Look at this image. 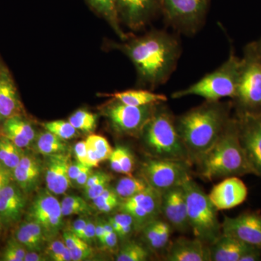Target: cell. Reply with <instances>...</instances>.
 <instances>
[{
  "mask_svg": "<svg viewBox=\"0 0 261 261\" xmlns=\"http://www.w3.org/2000/svg\"><path fill=\"white\" fill-rule=\"evenodd\" d=\"M232 102L205 101L176 118L178 135L192 162L211 148L231 118Z\"/></svg>",
  "mask_w": 261,
  "mask_h": 261,
  "instance_id": "cell-2",
  "label": "cell"
},
{
  "mask_svg": "<svg viewBox=\"0 0 261 261\" xmlns=\"http://www.w3.org/2000/svg\"><path fill=\"white\" fill-rule=\"evenodd\" d=\"M87 167V166H85V165L82 164L78 161L75 163H70L69 168H68V176H69L72 184L80 176L82 171Z\"/></svg>",
  "mask_w": 261,
  "mask_h": 261,
  "instance_id": "cell-46",
  "label": "cell"
},
{
  "mask_svg": "<svg viewBox=\"0 0 261 261\" xmlns=\"http://www.w3.org/2000/svg\"><path fill=\"white\" fill-rule=\"evenodd\" d=\"M61 204L63 217L72 215L88 216L92 213V207L87 201L79 196H67L62 200Z\"/></svg>",
  "mask_w": 261,
  "mask_h": 261,
  "instance_id": "cell-32",
  "label": "cell"
},
{
  "mask_svg": "<svg viewBox=\"0 0 261 261\" xmlns=\"http://www.w3.org/2000/svg\"><path fill=\"white\" fill-rule=\"evenodd\" d=\"M124 42L116 45L117 49L133 63L140 85L155 88L167 82L181 54L177 36L164 30H154Z\"/></svg>",
  "mask_w": 261,
  "mask_h": 261,
  "instance_id": "cell-1",
  "label": "cell"
},
{
  "mask_svg": "<svg viewBox=\"0 0 261 261\" xmlns=\"http://www.w3.org/2000/svg\"><path fill=\"white\" fill-rule=\"evenodd\" d=\"M255 42V45H256V48L257 49V51H258L259 54L261 56V38L260 39H259L257 42Z\"/></svg>",
  "mask_w": 261,
  "mask_h": 261,
  "instance_id": "cell-56",
  "label": "cell"
},
{
  "mask_svg": "<svg viewBox=\"0 0 261 261\" xmlns=\"http://www.w3.org/2000/svg\"><path fill=\"white\" fill-rule=\"evenodd\" d=\"M23 149L13 144L7 137H0V165L13 171L23 157Z\"/></svg>",
  "mask_w": 261,
  "mask_h": 261,
  "instance_id": "cell-30",
  "label": "cell"
},
{
  "mask_svg": "<svg viewBox=\"0 0 261 261\" xmlns=\"http://www.w3.org/2000/svg\"><path fill=\"white\" fill-rule=\"evenodd\" d=\"M74 152L76 161L87 166L88 145L86 140L80 141L75 144Z\"/></svg>",
  "mask_w": 261,
  "mask_h": 261,
  "instance_id": "cell-43",
  "label": "cell"
},
{
  "mask_svg": "<svg viewBox=\"0 0 261 261\" xmlns=\"http://www.w3.org/2000/svg\"><path fill=\"white\" fill-rule=\"evenodd\" d=\"M162 0H116L120 22L132 30L143 28L161 13Z\"/></svg>",
  "mask_w": 261,
  "mask_h": 261,
  "instance_id": "cell-15",
  "label": "cell"
},
{
  "mask_svg": "<svg viewBox=\"0 0 261 261\" xmlns=\"http://www.w3.org/2000/svg\"><path fill=\"white\" fill-rule=\"evenodd\" d=\"M80 238L89 245H92L97 240L96 239L95 222L94 221L92 220H88L85 229H84L83 233L81 234Z\"/></svg>",
  "mask_w": 261,
  "mask_h": 261,
  "instance_id": "cell-44",
  "label": "cell"
},
{
  "mask_svg": "<svg viewBox=\"0 0 261 261\" xmlns=\"http://www.w3.org/2000/svg\"><path fill=\"white\" fill-rule=\"evenodd\" d=\"M164 260L168 261L211 260L210 246L199 239L191 240L185 238L176 239L170 243Z\"/></svg>",
  "mask_w": 261,
  "mask_h": 261,
  "instance_id": "cell-18",
  "label": "cell"
},
{
  "mask_svg": "<svg viewBox=\"0 0 261 261\" xmlns=\"http://www.w3.org/2000/svg\"><path fill=\"white\" fill-rule=\"evenodd\" d=\"M35 141L37 152L44 155L65 153L67 149L63 140L47 130L37 135Z\"/></svg>",
  "mask_w": 261,
  "mask_h": 261,
  "instance_id": "cell-29",
  "label": "cell"
},
{
  "mask_svg": "<svg viewBox=\"0 0 261 261\" xmlns=\"http://www.w3.org/2000/svg\"><path fill=\"white\" fill-rule=\"evenodd\" d=\"M94 207L103 214H108L119 207L121 199L115 192L108 187L97 198L92 200Z\"/></svg>",
  "mask_w": 261,
  "mask_h": 261,
  "instance_id": "cell-35",
  "label": "cell"
},
{
  "mask_svg": "<svg viewBox=\"0 0 261 261\" xmlns=\"http://www.w3.org/2000/svg\"><path fill=\"white\" fill-rule=\"evenodd\" d=\"M211 0H162L165 22L176 32L195 35L204 23Z\"/></svg>",
  "mask_w": 261,
  "mask_h": 261,
  "instance_id": "cell-8",
  "label": "cell"
},
{
  "mask_svg": "<svg viewBox=\"0 0 261 261\" xmlns=\"http://www.w3.org/2000/svg\"><path fill=\"white\" fill-rule=\"evenodd\" d=\"M70 250V249H69ZM72 260L82 261L90 258L93 255L94 252L92 247L88 244L84 243L82 245L70 249Z\"/></svg>",
  "mask_w": 261,
  "mask_h": 261,
  "instance_id": "cell-41",
  "label": "cell"
},
{
  "mask_svg": "<svg viewBox=\"0 0 261 261\" xmlns=\"http://www.w3.org/2000/svg\"><path fill=\"white\" fill-rule=\"evenodd\" d=\"M118 239L119 238L115 231L106 233L102 247L108 250H113V249L116 248L118 245Z\"/></svg>",
  "mask_w": 261,
  "mask_h": 261,
  "instance_id": "cell-51",
  "label": "cell"
},
{
  "mask_svg": "<svg viewBox=\"0 0 261 261\" xmlns=\"http://www.w3.org/2000/svg\"><path fill=\"white\" fill-rule=\"evenodd\" d=\"M46 260H47V257L44 256L42 252L27 250L23 261H44Z\"/></svg>",
  "mask_w": 261,
  "mask_h": 261,
  "instance_id": "cell-53",
  "label": "cell"
},
{
  "mask_svg": "<svg viewBox=\"0 0 261 261\" xmlns=\"http://www.w3.org/2000/svg\"><path fill=\"white\" fill-rule=\"evenodd\" d=\"M90 8L102 16L112 27L122 41L128 39L127 35L120 27V20L117 12L116 0H86Z\"/></svg>",
  "mask_w": 261,
  "mask_h": 261,
  "instance_id": "cell-28",
  "label": "cell"
},
{
  "mask_svg": "<svg viewBox=\"0 0 261 261\" xmlns=\"http://www.w3.org/2000/svg\"><path fill=\"white\" fill-rule=\"evenodd\" d=\"M87 145L91 148L94 149L97 152L99 157L100 158L101 161H107L111 157L113 149L110 145L107 139L104 137L97 135H91L87 137Z\"/></svg>",
  "mask_w": 261,
  "mask_h": 261,
  "instance_id": "cell-37",
  "label": "cell"
},
{
  "mask_svg": "<svg viewBox=\"0 0 261 261\" xmlns=\"http://www.w3.org/2000/svg\"><path fill=\"white\" fill-rule=\"evenodd\" d=\"M248 190L238 176L224 178L213 187L208 197L217 211L228 210L243 204L246 200Z\"/></svg>",
  "mask_w": 261,
  "mask_h": 261,
  "instance_id": "cell-17",
  "label": "cell"
},
{
  "mask_svg": "<svg viewBox=\"0 0 261 261\" xmlns=\"http://www.w3.org/2000/svg\"><path fill=\"white\" fill-rule=\"evenodd\" d=\"M27 250L14 238L10 239L2 255V260L23 261Z\"/></svg>",
  "mask_w": 261,
  "mask_h": 261,
  "instance_id": "cell-38",
  "label": "cell"
},
{
  "mask_svg": "<svg viewBox=\"0 0 261 261\" xmlns=\"http://www.w3.org/2000/svg\"><path fill=\"white\" fill-rule=\"evenodd\" d=\"M70 156L65 153L48 155L45 180L47 190L55 195H63L71 187L68 176Z\"/></svg>",
  "mask_w": 261,
  "mask_h": 261,
  "instance_id": "cell-19",
  "label": "cell"
},
{
  "mask_svg": "<svg viewBox=\"0 0 261 261\" xmlns=\"http://www.w3.org/2000/svg\"><path fill=\"white\" fill-rule=\"evenodd\" d=\"M162 195L151 187L127 200L121 201L119 209L133 218L135 227L142 229L146 224L157 219L161 214Z\"/></svg>",
  "mask_w": 261,
  "mask_h": 261,
  "instance_id": "cell-13",
  "label": "cell"
},
{
  "mask_svg": "<svg viewBox=\"0 0 261 261\" xmlns=\"http://www.w3.org/2000/svg\"><path fill=\"white\" fill-rule=\"evenodd\" d=\"M61 204L48 190L39 192L29 211V219L42 227L47 240H53L63 227Z\"/></svg>",
  "mask_w": 261,
  "mask_h": 261,
  "instance_id": "cell-11",
  "label": "cell"
},
{
  "mask_svg": "<svg viewBox=\"0 0 261 261\" xmlns=\"http://www.w3.org/2000/svg\"><path fill=\"white\" fill-rule=\"evenodd\" d=\"M157 105L137 107L113 99L103 107L102 113L117 134L136 137L140 136Z\"/></svg>",
  "mask_w": 261,
  "mask_h": 261,
  "instance_id": "cell-9",
  "label": "cell"
},
{
  "mask_svg": "<svg viewBox=\"0 0 261 261\" xmlns=\"http://www.w3.org/2000/svg\"><path fill=\"white\" fill-rule=\"evenodd\" d=\"M148 187L149 185L143 178L127 175L126 177L118 180L114 190L120 199L124 200L143 192Z\"/></svg>",
  "mask_w": 261,
  "mask_h": 261,
  "instance_id": "cell-31",
  "label": "cell"
},
{
  "mask_svg": "<svg viewBox=\"0 0 261 261\" xmlns=\"http://www.w3.org/2000/svg\"><path fill=\"white\" fill-rule=\"evenodd\" d=\"M111 175L108 174L106 177L102 178L101 181H98L93 186L89 187L88 189L84 190V195L88 200H93L97 198L98 196L101 195L104 190H106L108 187H109L110 182L111 181Z\"/></svg>",
  "mask_w": 261,
  "mask_h": 261,
  "instance_id": "cell-40",
  "label": "cell"
},
{
  "mask_svg": "<svg viewBox=\"0 0 261 261\" xmlns=\"http://www.w3.org/2000/svg\"><path fill=\"white\" fill-rule=\"evenodd\" d=\"M110 163H111V169L116 173H122L121 164H120L119 160L114 149H113L111 157L109 158Z\"/></svg>",
  "mask_w": 261,
  "mask_h": 261,
  "instance_id": "cell-54",
  "label": "cell"
},
{
  "mask_svg": "<svg viewBox=\"0 0 261 261\" xmlns=\"http://www.w3.org/2000/svg\"><path fill=\"white\" fill-rule=\"evenodd\" d=\"M241 58L231 49L226 61L211 73L204 75L187 88L171 94L173 99L198 96L205 101H220L224 98L234 97L241 70Z\"/></svg>",
  "mask_w": 261,
  "mask_h": 261,
  "instance_id": "cell-5",
  "label": "cell"
},
{
  "mask_svg": "<svg viewBox=\"0 0 261 261\" xmlns=\"http://www.w3.org/2000/svg\"><path fill=\"white\" fill-rule=\"evenodd\" d=\"M196 163L200 176L207 181L255 175L240 143L235 116L231 117L214 145Z\"/></svg>",
  "mask_w": 261,
  "mask_h": 261,
  "instance_id": "cell-3",
  "label": "cell"
},
{
  "mask_svg": "<svg viewBox=\"0 0 261 261\" xmlns=\"http://www.w3.org/2000/svg\"><path fill=\"white\" fill-rule=\"evenodd\" d=\"M68 121L78 132L91 133L97 126V116L86 110L80 109L70 116Z\"/></svg>",
  "mask_w": 261,
  "mask_h": 261,
  "instance_id": "cell-33",
  "label": "cell"
},
{
  "mask_svg": "<svg viewBox=\"0 0 261 261\" xmlns=\"http://www.w3.org/2000/svg\"><path fill=\"white\" fill-rule=\"evenodd\" d=\"M43 171L42 161L33 154H24L12 171L13 181L25 194L37 188Z\"/></svg>",
  "mask_w": 261,
  "mask_h": 261,
  "instance_id": "cell-22",
  "label": "cell"
},
{
  "mask_svg": "<svg viewBox=\"0 0 261 261\" xmlns=\"http://www.w3.org/2000/svg\"><path fill=\"white\" fill-rule=\"evenodd\" d=\"M63 241H64L65 246L69 248L70 250L85 243L82 239L70 231H65L63 233Z\"/></svg>",
  "mask_w": 261,
  "mask_h": 261,
  "instance_id": "cell-45",
  "label": "cell"
},
{
  "mask_svg": "<svg viewBox=\"0 0 261 261\" xmlns=\"http://www.w3.org/2000/svg\"><path fill=\"white\" fill-rule=\"evenodd\" d=\"M3 226H4V225H3V222H2L1 220H0V233L2 232V230H3Z\"/></svg>",
  "mask_w": 261,
  "mask_h": 261,
  "instance_id": "cell-57",
  "label": "cell"
},
{
  "mask_svg": "<svg viewBox=\"0 0 261 261\" xmlns=\"http://www.w3.org/2000/svg\"><path fill=\"white\" fill-rule=\"evenodd\" d=\"M2 66H0V69H1Z\"/></svg>",
  "mask_w": 261,
  "mask_h": 261,
  "instance_id": "cell-58",
  "label": "cell"
},
{
  "mask_svg": "<svg viewBox=\"0 0 261 261\" xmlns=\"http://www.w3.org/2000/svg\"><path fill=\"white\" fill-rule=\"evenodd\" d=\"M261 260V250L255 247H250L242 255L239 261H258Z\"/></svg>",
  "mask_w": 261,
  "mask_h": 261,
  "instance_id": "cell-47",
  "label": "cell"
},
{
  "mask_svg": "<svg viewBox=\"0 0 261 261\" xmlns=\"http://www.w3.org/2000/svg\"><path fill=\"white\" fill-rule=\"evenodd\" d=\"M222 234L236 239L261 250V214L249 211L236 217L225 216L221 224Z\"/></svg>",
  "mask_w": 261,
  "mask_h": 261,
  "instance_id": "cell-14",
  "label": "cell"
},
{
  "mask_svg": "<svg viewBox=\"0 0 261 261\" xmlns=\"http://www.w3.org/2000/svg\"><path fill=\"white\" fill-rule=\"evenodd\" d=\"M88 220V219H84V218L75 220L74 222L72 224L70 231L77 235L79 238H80L81 234L83 233L84 229H85Z\"/></svg>",
  "mask_w": 261,
  "mask_h": 261,
  "instance_id": "cell-50",
  "label": "cell"
},
{
  "mask_svg": "<svg viewBox=\"0 0 261 261\" xmlns=\"http://www.w3.org/2000/svg\"><path fill=\"white\" fill-rule=\"evenodd\" d=\"M109 97L119 101L123 104L132 106H145L149 105L159 104L166 102L168 98L162 94H156L148 90H127L124 92H116L114 94H108Z\"/></svg>",
  "mask_w": 261,
  "mask_h": 261,
  "instance_id": "cell-27",
  "label": "cell"
},
{
  "mask_svg": "<svg viewBox=\"0 0 261 261\" xmlns=\"http://www.w3.org/2000/svg\"><path fill=\"white\" fill-rule=\"evenodd\" d=\"M186 197L190 227L196 238L211 246L222 234L217 210L208 195L192 177L182 185Z\"/></svg>",
  "mask_w": 261,
  "mask_h": 261,
  "instance_id": "cell-6",
  "label": "cell"
},
{
  "mask_svg": "<svg viewBox=\"0 0 261 261\" xmlns=\"http://www.w3.org/2000/svg\"><path fill=\"white\" fill-rule=\"evenodd\" d=\"M44 129L51 132L53 135L63 140H71L78 136V130L70 124L69 121H53L43 123Z\"/></svg>",
  "mask_w": 261,
  "mask_h": 261,
  "instance_id": "cell-36",
  "label": "cell"
},
{
  "mask_svg": "<svg viewBox=\"0 0 261 261\" xmlns=\"http://www.w3.org/2000/svg\"><path fill=\"white\" fill-rule=\"evenodd\" d=\"M27 204L25 193L12 181L0 193V220L4 226L18 222Z\"/></svg>",
  "mask_w": 261,
  "mask_h": 261,
  "instance_id": "cell-20",
  "label": "cell"
},
{
  "mask_svg": "<svg viewBox=\"0 0 261 261\" xmlns=\"http://www.w3.org/2000/svg\"><path fill=\"white\" fill-rule=\"evenodd\" d=\"M241 61L233 107L236 113L261 115V56L255 42L245 47Z\"/></svg>",
  "mask_w": 261,
  "mask_h": 261,
  "instance_id": "cell-7",
  "label": "cell"
},
{
  "mask_svg": "<svg viewBox=\"0 0 261 261\" xmlns=\"http://www.w3.org/2000/svg\"><path fill=\"white\" fill-rule=\"evenodd\" d=\"M13 180L12 171L0 165V193L3 191V189Z\"/></svg>",
  "mask_w": 261,
  "mask_h": 261,
  "instance_id": "cell-48",
  "label": "cell"
},
{
  "mask_svg": "<svg viewBox=\"0 0 261 261\" xmlns=\"http://www.w3.org/2000/svg\"><path fill=\"white\" fill-rule=\"evenodd\" d=\"M239 137L255 176L261 178V115L236 113Z\"/></svg>",
  "mask_w": 261,
  "mask_h": 261,
  "instance_id": "cell-12",
  "label": "cell"
},
{
  "mask_svg": "<svg viewBox=\"0 0 261 261\" xmlns=\"http://www.w3.org/2000/svg\"><path fill=\"white\" fill-rule=\"evenodd\" d=\"M250 247L252 246L231 237L221 234L210 246L211 260L239 261Z\"/></svg>",
  "mask_w": 261,
  "mask_h": 261,
  "instance_id": "cell-25",
  "label": "cell"
},
{
  "mask_svg": "<svg viewBox=\"0 0 261 261\" xmlns=\"http://www.w3.org/2000/svg\"><path fill=\"white\" fill-rule=\"evenodd\" d=\"M140 136L154 159L179 161L191 166V159L176 129V118L165 102L156 106Z\"/></svg>",
  "mask_w": 261,
  "mask_h": 261,
  "instance_id": "cell-4",
  "label": "cell"
},
{
  "mask_svg": "<svg viewBox=\"0 0 261 261\" xmlns=\"http://www.w3.org/2000/svg\"><path fill=\"white\" fill-rule=\"evenodd\" d=\"M58 261H72L71 254L69 248L65 246Z\"/></svg>",
  "mask_w": 261,
  "mask_h": 261,
  "instance_id": "cell-55",
  "label": "cell"
},
{
  "mask_svg": "<svg viewBox=\"0 0 261 261\" xmlns=\"http://www.w3.org/2000/svg\"><path fill=\"white\" fill-rule=\"evenodd\" d=\"M23 105L19 98L14 81L9 70L2 66L0 69V120L22 116Z\"/></svg>",
  "mask_w": 261,
  "mask_h": 261,
  "instance_id": "cell-21",
  "label": "cell"
},
{
  "mask_svg": "<svg viewBox=\"0 0 261 261\" xmlns=\"http://www.w3.org/2000/svg\"><path fill=\"white\" fill-rule=\"evenodd\" d=\"M14 238L27 250L42 252L47 239L42 227L34 221L22 223L17 228Z\"/></svg>",
  "mask_w": 261,
  "mask_h": 261,
  "instance_id": "cell-26",
  "label": "cell"
},
{
  "mask_svg": "<svg viewBox=\"0 0 261 261\" xmlns=\"http://www.w3.org/2000/svg\"><path fill=\"white\" fill-rule=\"evenodd\" d=\"M65 247L64 241L61 240H56L51 241L46 249V255L50 260L58 261L60 255Z\"/></svg>",
  "mask_w": 261,
  "mask_h": 261,
  "instance_id": "cell-42",
  "label": "cell"
},
{
  "mask_svg": "<svg viewBox=\"0 0 261 261\" xmlns=\"http://www.w3.org/2000/svg\"><path fill=\"white\" fill-rule=\"evenodd\" d=\"M148 258V250L135 242L123 245L116 256L117 261H145Z\"/></svg>",
  "mask_w": 261,
  "mask_h": 261,
  "instance_id": "cell-34",
  "label": "cell"
},
{
  "mask_svg": "<svg viewBox=\"0 0 261 261\" xmlns=\"http://www.w3.org/2000/svg\"><path fill=\"white\" fill-rule=\"evenodd\" d=\"M92 173H93L92 168L87 166V167L82 171V173H81L80 176H79V177L73 182V185H75V187H78V188L83 189L84 187L85 186L86 183L88 181L89 178L90 177V176Z\"/></svg>",
  "mask_w": 261,
  "mask_h": 261,
  "instance_id": "cell-49",
  "label": "cell"
},
{
  "mask_svg": "<svg viewBox=\"0 0 261 261\" xmlns=\"http://www.w3.org/2000/svg\"><path fill=\"white\" fill-rule=\"evenodd\" d=\"M94 222H95L96 239L102 246L106 234L104 224H103V220L98 219Z\"/></svg>",
  "mask_w": 261,
  "mask_h": 261,
  "instance_id": "cell-52",
  "label": "cell"
},
{
  "mask_svg": "<svg viewBox=\"0 0 261 261\" xmlns=\"http://www.w3.org/2000/svg\"><path fill=\"white\" fill-rule=\"evenodd\" d=\"M161 214L173 229L183 233L190 229L186 197L183 186L173 187L163 192Z\"/></svg>",
  "mask_w": 261,
  "mask_h": 261,
  "instance_id": "cell-16",
  "label": "cell"
},
{
  "mask_svg": "<svg viewBox=\"0 0 261 261\" xmlns=\"http://www.w3.org/2000/svg\"><path fill=\"white\" fill-rule=\"evenodd\" d=\"M172 229L167 221L157 219L146 224L142 231L149 248L156 253L165 255L171 243Z\"/></svg>",
  "mask_w": 261,
  "mask_h": 261,
  "instance_id": "cell-24",
  "label": "cell"
},
{
  "mask_svg": "<svg viewBox=\"0 0 261 261\" xmlns=\"http://www.w3.org/2000/svg\"><path fill=\"white\" fill-rule=\"evenodd\" d=\"M190 166L186 163L152 158L142 163L141 175L149 187L163 193L182 186L191 178Z\"/></svg>",
  "mask_w": 261,
  "mask_h": 261,
  "instance_id": "cell-10",
  "label": "cell"
},
{
  "mask_svg": "<svg viewBox=\"0 0 261 261\" xmlns=\"http://www.w3.org/2000/svg\"><path fill=\"white\" fill-rule=\"evenodd\" d=\"M2 134L22 149L30 147L37 138L34 127L23 116H15L4 120Z\"/></svg>",
  "mask_w": 261,
  "mask_h": 261,
  "instance_id": "cell-23",
  "label": "cell"
},
{
  "mask_svg": "<svg viewBox=\"0 0 261 261\" xmlns=\"http://www.w3.org/2000/svg\"><path fill=\"white\" fill-rule=\"evenodd\" d=\"M119 160L122 170V173L126 175H132L135 168V159L129 149L124 146H117L114 149Z\"/></svg>",
  "mask_w": 261,
  "mask_h": 261,
  "instance_id": "cell-39",
  "label": "cell"
}]
</instances>
